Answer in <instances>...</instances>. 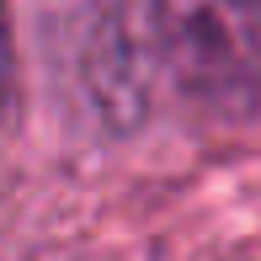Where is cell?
I'll list each match as a JSON object with an SVG mask.
<instances>
[{
    "label": "cell",
    "instance_id": "obj_2",
    "mask_svg": "<svg viewBox=\"0 0 261 261\" xmlns=\"http://www.w3.org/2000/svg\"><path fill=\"white\" fill-rule=\"evenodd\" d=\"M155 69H165V54L149 6L144 0H96V16L80 38V91L101 134L123 139L144 128L149 101H155Z\"/></svg>",
    "mask_w": 261,
    "mask_h": 261
},
{
    "label": "cell",
    "instance_id": "obj_1",
    "mask_svg": "<svg viewBox=\"0 0 261 261\" xmlns=\"http://www.w3.org/2000/svg\"><path fill=\"white\" fill-rule=\"evenodd\" d=\"M176 91L213 123L261 117V0H144Z\"/></svg>",
    "mask_w": 261,
    "mask_h": 261
}]
</instances>
